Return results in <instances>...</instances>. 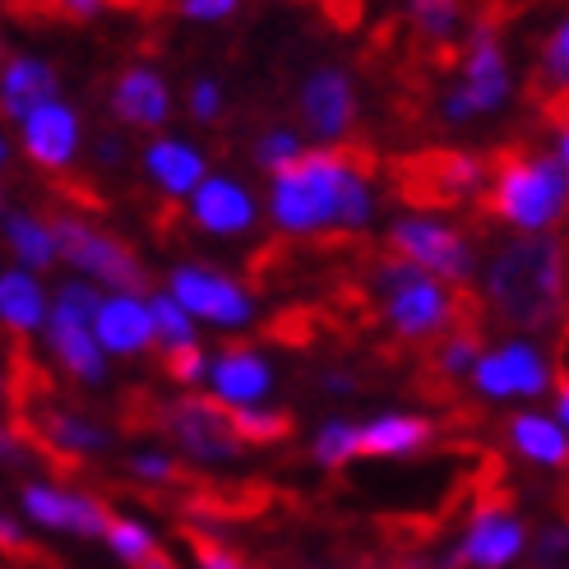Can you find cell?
Instances as JSON below:
<instances>
[{
    "mask_svg": "<svg viewBox=\"0 0 569 569\" xmlns=\"http://www.w3.org/2000/svg\"><path fill=\"white\" fill-rule=\"evenodd\" d=\"M376 218L366 167L343 149H306L292 167L269 177V222L282 237H320L325 227L361 232Z\"/></svg>",
    "mask_w": 569,
    "mask_h": 569,
    "instance_id": "6da1fadb",
    "label": "cell"
},
{
    "mask_svg": "<svg viewBox=\"0 0 569 569\" xmlns=\"http://www.w3.org/2000/svg\"><path fill=\"white\" fill-rule=\"evenodd\" d=\"M481 292L491 310L523 338L556 333L569 316V250L560 237H505L481 264Z\"/></svg>",
    "mask_w": 569,
    "mask_h": 569,
    "instance_id": "7a4b0ae2",
    "label": "cell"
},
{
    "mask_svg": "<svg viewBox=\"0 0 569 569\" xmlns=\"http://www.w3.org/2000/svg\"><path fill=\"white\" fill-rule=\"evenodd\" d=\"M487 209L519 237L551 232L569 213V172L556 153H505L491 172Z\"/></svg>",
    "mask_w": 569,
    "mask_h": 569,
    "instance_id": "3957f363",
    "label": "cell"
},
{
    "mask_svg": "<svg viewBox=\"0 0 569 569\" xmlns=\"http://www.w3.org/2000/svg\"><path fill=\"white\" fill-rule=\"evenodd\" d=\"M371 288L380 297L385 325L398 338H408V343H431V338L449 333L453 320H459V310H463V301L449 292L445 278L426 273V269H417L408 260H398V254L385 260V264H376Z\"/></svg>",
    "mask_w": 569,
    "mask_h": 569,
    "instance_id": "277c9868",
    "label": "cell"
},
{
    "mask_svg": "<svg viewBox=\"0 0 569 569\" xmlns=\"http://www.w3.org/2000/svg\"><path fill=\"white\" fill-rule=\"evenodd\" d=\"M51 232H56V246H61V260L79 273L98 282L102 292H149V269L144 260L117 241L102 227H93L89 218L79 213H56L51 218Z\"/></svg>",
    "mask_w": 569,
    "mask_h": 569,
    "instance_id": "5b68a950",
    "label": "cell"
},
{
    "mask_svg": "<svg viewBox=\"0 0 569 569\" xmlns=\"http://www.w3.org/2000/svg\"><path fill=\"white\" fill-rule=\"evenodd\" d=\"M463 79L440 98V121L445 126H468L477 117H491L509 102V66L496 28L477 19L463 38Z\"/></svg>",
    "mask_w": 569,
    "mask_h": 569,
    "instance_id": "8992f818",
    "label": "cell"
},
{
    "mask_svg": "<svg viewBox=\"0 0 569 569\" xmlns=\"http://www.w3.org/2000/svg\"><path fill=\"white\" fill-rule=\"evenodd\" d=\"M162 431L177 445V453H186L190 463H204V468L237 463L246 453V436L237 426V412L222 408L213 393H190V398L167 403L162 408Z\"/></svg>",
    "mask_w": 569,
    "mask_h": 569,
    "instance_id": "52a82bcc",
    "label": "cell"
},
{
    "mask_svg": "<svg viewBox=\"0 0 569 569\" xmlns=\"http://www.w3.org/2000/svg\"><path fill=\"white\" fill-rule=\"evenodd\" d=\"M389 250L398 260H408L426 273H436L445 282H472L477 273V250L472 241L459 232V227H449L445 218H431V213H403L389 222Z\"/></svg>",
    "mask_w": 569,
    "mask_h": 569,
    "instance_id": "ba28073f",
    "label": "cell"
},
{
    "mask_svg": "<svg viewBox=\"0 0 569 569\" xmlns=\"http://www.w3.org/2000/svg\"><path fill=\"white\" fill-rule=\"evenodd\" d=\"M472 389L487 403H537L551 389V357L532 343V338L515 333L505 343L487 348L472 371Z\"/></svg>",
    "mask_w": 569,
    "mask_h": 569,
    "instance_id": "9c48e42d",
    "label": "cell"
},
{
    "mask_svg": "<svg viewBox=\"0 0 569 569\" xmlns=\"http://www.w3.org/2000/svg\"><path fill=\"white\" fill-rule=\"evenodd\" d=\"M167 292H172L199 325L213 329H250L254 325V301L237 278H227L209 264H177L167 273Z\"/></svg>",
    "mask_w": 569,
    "mask_h": 569,
    "instance_id": "30bf717a",
    "label": "cell"
},
{
    "mask_svg": "<svg viewBox=\"0 0 569 569\" xmlns=\"http://www.w3.org/2000/svg\"><path fill=\"white\" fill-rule=\"evenodd\" d=\"M19 515L33 523V528L70 532V537H107L111 519H117L98 496L56 487V481H23V491H19Z\"/></svg>",
    "mask_w": 569,
    "mask_h": 569,
    "instance_id": "8fae6325",
    "label": "cell"
},
{
    "mask_svg": "<svg viewBox=\"0 0 569 569\" xmlns=\"http://www.w3.org/2000/svg\"><path fill=\"white\" fill-rule=\"evenodd\" d=\"M301 121L320 149H333L357 126V79L343 66H316L301 79Z\"/></svg>",
    "mask_w": 569,
    "mask_h": 569,
    "instance_id": "7c38bea8",
    "label": "cell"
},
{
    "mask_svg": "<svg viewBox=\"0 0 569 569\" xmlns=\"http://www.w3.org/2000/svg\"><path fill=\"white\" fill-rule=\"evenodd\" d=\"M528 547L532 542H528L523 519L505 505L477 509V515L468 519V528H463V537L453 542L463 569H509L519 556H528Z\"/></svg>",
    "mask_w": 569,
    "mask_h": 569,
    "instance_id": "4fadbf2b",
    "label": "cell"
},
{
    "mask_svg": "<svg viewBox=\"0 0 569 569\" xmlns=\"http://www.w3.org/2000/svg\"><path fill=\"white\" fill-rule=\"evenodd\" d=\"M19 144H23V153L33 167H42V172H61V167L74 162V153L83 144L79 111L61 98L38 107L28 121H19Z\"/></svg>",
    "mask_w": 569,
    "mask_h": 569,
    "instance_id": "5bb4252c",
    "label": "cell"
},
{
    "mask_svg": "<svg viewBox=\"0 0 569 569\" xmlns=\"http://www.w3.org/2000/svg\"><path fill=\"white\" fill-rule=\"evenodd\" d=\"M93 333L107 357H144L149 348H158V329H153V306L144 292H107V301L98 306Z\"/></svg>",
    "mask_w": 569,
    "mask_h": 569,
    "instance_id": "9a60e30c",
    "label": "cell"
},
{
    "mask_svg": "<svg viewBox=\"0 0 569 569\" xmlns=\"http://www.w3.org/2000/svg\"><path fill=\"white\" fill-rule=\"evenodd\" d=\"M209 393L232 412L264 408V398L273 393V366L254 348H222L209 366Z\"/></svg>",
    "mask_w": 569,
    "mask_h": 569,
    "instance_id": "2e32d148",
    "label": "cell"
},
{
    "mask_svg": "<svg viewBox=\"0 0 569 569\" xmlns=\"http://www.w3.org/2000/svg\"><path fill=\"white\" fill-rule=\"evenodd\" d=\"M254 218H260V204H254V194L232 177H209L190 194V222L209 237H246Z\"/></svg>",
    "mask_w": 569,
    "mask_h": 569,
    "instance_id": "e0dca14e",
    "label": "cell"
},
{
    "mask_svg": "<svg viewBox=\"0 0 569 569\" xmlns=\"http://www.w3.org/2000/svg\"><path fill=\"white\" fill-rule=\"evenodd\" d=\"M111 117L130 130H162L172 117V89L153 66H126L111 83Z\"/></svg>",
    "mask_w": 569,
    "mask_h": 569,
    "instance_id": "ac0fdd59",
    "label": "cell"
},
{
    "mask_svg": "<svg viewBox=\"0 0 569 569\" xmlns=\"http://www.w3.org/2000/svg\"><path fill=\"white\" fill-rule=\"evenodd\" d=\"M42 338H47V348H51L56 366H61L66 376H74L79 385L98 389V385L107 380V361H111V357L102 352V343H98V333H93L89 320L66 316V310H51V320H47Z\"/></svg>",
    "mask_w": 569,
    "mask_h": 569,
    "instance_id": "d6986e66",
    "label": "cell"
},
{
    "mask_svg": "<svg viewBox=\"0 0 569 569\" xmlns=\"http://www.w3.org/2000/svg\"><path fill=\"white\" fill-rule=\"evenodd\" d=\"M144 172L149 181L172 194V199H190L199 186H204L213 172H209V153L194 149L190 139H177V134H153L144 144Z\"/></svg>",
    "mask_w": 569,
    "mask_h": 569,
    "instance_id": "ffe728a7",
    "label": "cell"
},
{
    "mask_svg": "<svg viewBox=\"0 0 569 569\" xmlns=\"http://www.w3.org/2000/svg\"><path fill=\"white\" fill-rule=\"evenodd\" d=\"M61 98V79L56 66H47L42 56H10L0 70V111L6 121H28L38 107Z\"/></svg>",
    "mask_w": 569,
    "mask_h": 569,
    "instance_id": "44dd1931",
    "label": "cell"
},
{
    "mask_svg": "<svg viewBox=\"0 0 569 569\" xmlns=\"http://www.w3.org/2000/svg\"><path fill=\"white\" fill-rule=\"evenodd\" d=\"M505 440L532 468H551V472L569 468V431L560 426L556 412H537V408L515 412L505 426Z\"/></svg>",
    "mask_w": 569,
    "mask_h": 569,
    "instance_id": "7402d4cb",
    "label": "cell"
},
{
    "mask_svg": "<svg viewBox=\"0 0 569 569\" xmlns=\"http://www.w3.org/2000/svg\"><path fill=\"white\" fill-rule=\"evenodd\" d=\"M38 426V440L56 453H66V459H98L117 445V431L102 426L98 417H83V412H70V408H42L33 417Z\"/></svg>",
    "mask_w": 569,
    "mask_h": 569,
    "instance_id": "603a6c76",
    "label": "cell"
},
{
    "mask_svg": "<svg viewBox=\"0 0 569 569\" xmlns=\"http://www.w3.org/2000/svg\"><path fill=\"white\" fill-rule=\"evenodd\" d=\"M481 190H491V172L477 153H436L421 162V194L431 204H459V199H472Z\"/></svg>",
    "mask_w": 569,
    "mask_h": 569,
    "instance_id": "cb8c5ba5",
    "label": "cell"
},
{
    "mask_svg": "<svg viewBox=\"0 0 569 569\" xmlns=\"http://www.w3.org/2000/svg\"><path fill=\"white\" fill-rule=\"evenodd\" d=\"M436 436V426L417 412H376L361 421V459H412Z\"/></svg>",
    "mask_w": 569,
    "mask_h": 569,
    "instance_id": "d4e9b609",
    "label": "cell"
},
{
    "mask_svg": "<svg viewBox=\"0 0 569 569\" xmlns=\"http://www.w3.org/2000/svg\"><path fill=\"white\" fill-rule=\"evenodd\" d=\"M51 320V297L38 273L6 269L0 273V325L10 333H42Z\"/></svg>",
    "mask_w": 569,
    "mask_h": 569,
    "instance_id": "484cf974",
    "label": "cell"
},
{
    "mask_svg": "<svg viewBox=\"0 0 569 569\" xmlns=\"http://www.w3.org/2000/svg\"><path fill=\"white\" fill-rule=\"evenodd\" d=\"M6 246L14 254V264L28 273H42L61 260V246H56L51 218H38L28 209H6Z\"/></svg>",
    "mask_w": 569,
    "mask_h": 569,
    "instance_id": "4316f807",
    "label": "cell"
},
{
    "mask_svg": "<svg viewBox=\"0 0 569 569\" xmlns=\"http://www.w3.org/2000/svg\"><path fill=\"white\" fill-rule=\"evenodd\" d=\"M408 19L417 28L421 42L445 47L468 38V19H463V0H408Z\"/></svg>",
    "mask_w": 569,
    "mask_h": 569,
    "instance_id": "83f0119b",
    "label": "cell"
},
{
    "mask_svg": "<svg viewBox=\"0 0 569 569\" xmlns=\"http://www.w3.org/2000/svg\"><path fill=\"white\" fill-rule=\"evenodd\" d=\"M149 306H153V329H158V348L162 357H172V352H186V348H199V320L190 316V310L167 292H149Z\"/></svg>",
    "mask_w": 569,
    "mask_h": 569,
    "instance_id": "f1b7e54d",
    "label": "cell"
},
{
    "mask_svg": "<svg viewBox=\"0 0 569 569\" xmlns=\"http://www.w3.org/2000/svg\"><path fill=\"white\" fill-rule=\"evenodd\" d=\"M310 459H316L325 472L348 468L352 459H361V426L348 421V417H329V421H320L316 440H310Z\"/></svg>",
    "mask_w": 569,
    "mask_h": 569,
    "instance_id": "f546056e",
    "label": "cell"
},
{
    "mask_svg": "<svg viewBox=\"0 0 569 569\" xmlns=\"http://www.w3.org/2000/svg\"><path fill=\"white\" fill-rule=\"evenodd\" d=\"M102 542H107L111 556L126 560V565H134V569L158 556V537H153V528H149L144 519H134V515H117V519H111V528H107Z\"/></svg>",
    "mask_w": 569,
    "mask_h": 569,
    "instance_id": "4dcf8cb0",
    "label": "cell"
},
{
    "mask_svg": "<svg viewBox=\"0 0 569 569\" xmlns=\"http://www.w3.org/2000/svg\"><path fill=\"white\" fill-rule=\"evenodd\" d=\"M301 153H306V149H301V134H297V130H282V126L264 130V134L250 144V162H254V167H264L269 177L282 172V167H292Z\"/></svg>",
    "mask_w": 569,
    "mask_h": 569,
    "instance_id": "1f68e13d",
    "label": "cell"
},
{
    "mask_svg": "<svg viewBox=\"0 0 569 569\" xmlns=\"http://www.w3.org/2000/svg\"><path fill=\"white\" fill-rule=\"evenodd\" d=\"M528 565L532 569H569V519H551L532 532Z\"/></svg>",
    "mask_w": 569,
    "mask_h": 569,
    "instance_id": "d6a6232c",
    "label": "cell"
},
{
    "mask_svg": "<svg viewBox=\"0 0 569 569\" xmlns=\"http://www.w3.org/2000/svg\"><path fill=\"white\" fill-rule=\"evenodd\" d=\"M481 352H487V348H481L477 343V333H449L445 338V343H440V376L445 380H472V371H477V361H481Z\"/></svg>",
    "mask_w": 569,
    "mask_h": 569,
    "instance_id": "836d02e7",
    "label": "cell"
},
{
    "mask_svg": "<svg viewBox=\"0 0 569 569\" xmlns=\"http://www.w3.org/2000/svg\"><path fill=\"white\" fill-rule=\"evenodd\" d=\"M237 426H241L246 445H273V440H282V436L292 431L288 412H269V408H246V412H237Z\"/></svg>",
    "mask_w": 569,
    "mask_h": 569,
    "instance_id": "e575fe53",
    "label": "cell"
},
{
    "mask_svg": "<svg viewBox=\"0 0 569 569\" xmlns=\"http://www.w3.org/2000/svg\"><path fill=\"white\" fill-rule=\"evenodd\" d=\"M209 366L213 357L204 348H186V352H172V357H162V371L172 385L181 389H194V385H209Z\"/></svg>",
    "mask_w": 569,
    "mask_h": 569,
    "instance_id": "d590c367",
    "label": "cell"
},
{
    "mask_svg": "<svg viewBox=\"0 0 569 569\" xmlns=\"http://www.w3.org/2000/svg\"><path fill=\"white\" fill-rule=\"evenodd\" d=\"M126 472L134 481H149V487H167V481H177V459L167 449H134L126 459Z\"/></svg>",
    "mask_w": 569,
    "mask_h": 569,
    "instance_id": "8d00e7d4",
    "label": "cell"
},
{
    "mask_svg": "<svg viewBox=\"0 0 569 569\" xmlns=\"http://www.w3.org/2000/svg\"><path fill=\"white\" fill-rule=\"evenodd\" d=\"M186 107H190V117H194V121L213 126V121L222 117V107H227V98H222V89H218V79L199 74V79L190 83V93H186Z\"/></svg>",
    "mask_w": 569,
    "mask_h": 569,
    "instance_id": "74e56055",
    "label": "cell"
},
{
    "mask_svg": "<svg viewBox=\"0 0 569 569\" xmlns=\"http://www.w3.org/2000/svg\"><path fill=\"white\" fill-rule=\"evenodd\" d=\"M542 74L551 83H569V19L556 23V33L542 47Z\"/></svg>",
    "mask_w": 569,
    "mask_h": 569,
    "instance_id": "f35d334b",
    "label": "cell"
},
{
    "mask_svg": "<svg viewBox=\"0 0 569 569\" xmlns=\"http://www.w3.org/2000/svg\"><path fill=\"white\" fill-rule=\"evenodd\" d=\"M241 10V0H181V14L194 23H222Z\"/></svg>",
    "mask_w": 569,
    "mask_h": 569,
    "instance_id": "ab89813d",
    "label": "cell"
},
{
    "mask_svg": "<svg viewBox=\"0 0 569 569\" xmlns=\"http://www.w3.org/2000/svg\"><path fill=\"white\" fill-rule=\"evenodd\" d=\"M316 389H320L325 398H352V393H357V376L348 371V366H325L320 380H316Z\"/></svg>",
    "mask_w": 569,
    "mask_h": 569,
    "instance_id": "60d3db41",
    "label": "cell"
},
{
    "mask_svg": "<svg viewBox=\"0 0 569 569\" xmlns=\"http://www.w3.org/2000/svg\"><path fill=\"white\" fill-rule=\"evenodd\" d=\"M89 153H93V162H98V167H121V158H126V134H117V130L93 134Z\"/></svg>",
    "mask_w": 569,
    "mask_h": 569,
    "instance_id": "b9f144b4",
    "label": "cell"
},
{
    "mask_svg": "<svg viewBox=\"0 0 569 569\" xmlns=\"http://www.w3.org/2000/svg\"><path fill=\"white\" fill-rule=\"evenodd\" d=\"M194 565H199V569H246L227 547L204 542V537H194Z\"/></svg>",
    "mask_w": 569,
    "mask_h": 569,
    "instance_id": "7bdbcfd3",
    "label": "cell"
},
{
    "mask_svg": "<svg viewBox=\"0 0 569 569\" xmlns=\"http://www.w3.org/2000/svg\"><path fill=\"white\" fill-rule=\"evenodd\" d=\"M102 6L107 0H56V10L66 19H93V14H102Z\"/></svg>",
    "mask_w": 569,
    "mask_h": 569,
    "instance_id": "ee69618b",
    "label": "cell"
},
{
    "mask_svg": "<svg viewBox=\"0 0 569 569\" xmlns=\"http://www.w3.org/2000/svg\"><path fill=\"white\" fill-rule=\"evenodd\" d=\"M0 542H6L10 551H14V547H23V523H19L14 515H6V519H0Z\"/></svg>",
    "mask_w": 569,
    "mask_h": 569,
    "instance_id": "f6af8a7d",
    "label": "cell"
},
{
    "mask_svg": "<svg viewBox=\"0 0 569 569\" xmlns=\"http://www.w3.org/2000/svg\"><path fill=\"white\" fill-rule=\"evenodd\" d=\"M551 153L560 158V167L569 172V121H560V126H556V144H551Z\"/></svg>",
    "mask_w": 569,
    "mask_h": 569,
    "instance_id": "bcb514c9",
    "label": "cell"
},
{
    "mask_svg": "<svg viewBox=\"0 0 569 569\" xmlns=\"http://www.w3.org/2000/svg\"><path fill=\"white\" fill-rule=\"evenodd\" d=\"M551 412L560 417V426L569 431V380H560V385H556V403H551Z\"/></svg>",
    "mask_w": 569,
    "mask_h": 569,
    "instance_id": "7dc6e473",
    "label": "cell"
},
{
    "mask_svg": "<svg viewBox=\"0 0 569 569\" xmlns=\"http://www.w3.org/2000/svg\"><path fill=\"white\" fill-rule=\"evenodd\" d=\"M139 569H181V565H177L172 556H162V551H158L153 560H144V565H139Z\"/></svg>",
    "mask_w": 569,
    "mask_h": 569,
    "instance_id": "c3c4849f",
    "label": "cell"
},
{
    "mask_svg": "<svg viewBox=\"0 0 569 569\" xmlns=\"http://www.w3.org/2000/svg\"><path fill=\"white\" fill-rule=\"evenodd\" d=\"M560 371L569 380V325H565V338H560Z\"/></svg>",
    "mask_w": 569,
    "mask_h": 569,
    "instance_id": "681fc988",
    "label": "cell"
}]
</instances>
